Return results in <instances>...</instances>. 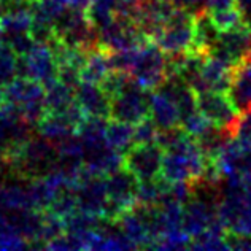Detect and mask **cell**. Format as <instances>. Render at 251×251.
<instances>
[{
	"label": "cell",
	"instance_id": "6da1fadb",
	"mask_svg": "<svg viewBox=\"0 0 251 251\" xmlns=\"http://www.w3.org/2000/svg\"><path fill=\"white\" fill-rule=\"evenodd\" d=\"M5 102L13 105L25 121L37 127L46 115L45 88L30 78H15L3 88Z\"/></svg>",
	"mask_w": 251,
	"mask_h": 251
},
{
	"label": "cell",
	"instance_id": "7a4b0ae2",
	"mask_svg": "<svg viewBox=\"0 0 251 251\" xmlns=\"http://www.w3.org/2000/svg\"><path fill=\"white\" fill-rule=\"evenodd\" d=\"M129 75L142 88L153 91L169 76V57L153 40H147L137 48Z\"/></svg>",
	"mask_w": 251,
	"mask_h": 251
},
{
	"label": "cell",
	"instance_id": "3957f363",
	"mask_svg": "<svg viewBox=\"0 0 251 251\" xmlns=\"http://www.w3.org/2000/svg\"><path fill=\"white\" fill-rule=\"evenodd\" d=\"M137 178L126 170L123 166L105 175V188H107V208L103 220L116 221L124 211H127L137 203Z\"/></svg>",
	"mask_w": 251,
	"mask_h": 251
},
{
	"label": "cell",
	"instance_id": "277c9868",
	"mask_svg": "<svg viewBox=\"0 0 251 251\" xmlns=\"http://www.w3.org/2000/svg\"><path fill=\"white\" fill-rule=\"evenodd\" d=\"M194 11L175 8L174 15L161 29L153 42L166 52V54H178L191 50L194 38Z\"/></svg>",
	"mask_w": 251,
	"mask_h": 251
},
{
	"label": "cell",
	"instance_id": "5b68a950",
	"mask_svg": "<svg viewBox=\"0 0 251 251\" xmlns=\"http://www.w3.org/2000/svg\"><path fill=\"white\" fill-rule=\"evenodd\" d=\"M150 89H145L135 80L116 96L110 97V120L137 124L150 116Z\"/></svg>",
	"mask_w": 251,
	"mask_h": 251
},
{
	"label": "cell",
	"instance_id": "8992f818",
	"mask_svg": "<svg viewBox=\"0 0 251 251\" xmlns=\"http://www.w3.org/2000/svg\"><path fill=\"white\" fill-rule=\"evenodd\" d=\"M16 76L30 78L42 86L57 80V61L46 43H35L27 54L18 56Z\"/></svg>",
	"mask_w": 251,
	"mask_h": 251
},
{
	"label": "cell",
	"instance_id": "52a82bcc",
	"mask_svg": "<svg viewBox=\"0 0 251 251\" xmlns=\"http://www.w3.org/2000/svg\"><path fill=\"white\" fill-rule=\"evenodd\" d=\"M207 56L216 57L230 67H237L251 59V29L245 24L227 32H220Z\"/></svg>",
	"mask_w": 251,
	"mask_h": 251
},
{
	"label": "cell",
	"instance_id": "ba28073f",
	"mask_svg": "<svg viewBox=\"0 0 251 251\" xmlns=\"http://www.w3.org/2000/svg\"><path fill=\"white\" fill-rule=\"evenodd\" d=\"M197 110L218 129L226 130L229 137L234 124L239 118V110L235 108L232 99L227 92L220 91H202L196 92Z\"/></svg>",
	"mask_w": 251,
	"mask_h": 251
},
{
	"label": "cell",
	"instance_id": "9c48e42d",
	"mask_svg": "<svg viewBox=\"0 0 251 251\" xmlns=\"http://www.w3.org/2000/svg\"><path fill=\"white\" fill-rule=\"evenodd\" d=\"M164 151L157 143H134L124 151L123 167L137 178V181L154 180L161 176Z\"/></svg>",
	"mask_w": 251,
	"mask_h": 251
},
{
	"label": "cell",
	"instance_id": "30bf717a",
	"mask_svg": "<svg viewBox=\"0 0 251 251\" xmlns=\"http://www.w3.org/2000/svg\"><path fill=\"white\" fill-rule=\"evenodd\" d=\"M76 210L84 213L103 216L107 208V188H105L103 175H91L81 172V178L75 186Z\"/></svg>",
	"mask_w": 251,
	"mask_h": 251
},
{
	"label": "cell",
	"instance_id": "8fae6325",
	"mask_svg": "<svg viewBox=\"0 0 251 251\" xmlns=\"http://www.w3.org/2000/svg\"><path fill=\"white\" fill-rule=\"evenodd\" d=\"M234 69L235 67H230L226 62L220 61V59L205 56L201 67L199 81H197V86L194 88V92H202V91L227 92L230 81H232Z\"/></svg>",
	"mask_w": 251,
	"mask_h": 251
},
{
	"label": "cell",
	"instance_id": "7c38bea8",
	"mask_svg": "<svg viewBox=\"0 0 251 251\" xmlns=\"http://www.w3.org/2000/svg\"><path fill=\"white\" fill-rule=\"evenodd\" d=\"M75 100L86 118H110V97L100 84L80 81L75 88Z\"/></svg>",
	"mask_w": 251,
	"mask_h": 251
},
{
	"label": "cell",
	"instance_id": "4fadbf2b",
	"mask_svg": "<svg viewBox=\"0 0 251 251\" xmlns=\"http://www.w3.org/2000/svg\"><path fill=\"white\" fill-rule=\"evenodd\" d=\"M150 118L154 121L159 130L176 127L180 123L175 103L170 100L166 92L157 88L150 92Z\"/></svg>",
	"mask_w": 251,
	"mask_h": 251
},
{
	"label": "cell",
	"instance_id": "5bb4252c",
	"mask_svg": "<svg viewBox=\"0 0 251 251\" xmlns=\"http://www.w3.org/2000/svg\"><path fill=\"white\" fill-rule=\"evenodd\" d=\"M227 94L239 111L251 107V59L234 69Z\"/></svg>",
	"mask_w": 251,
	"mask_h": 251
},
{
	"label": "cell",
	"instance_id": "9a60e30c",
	"mask_svg": "<svg viewBox=\"0 0 251 251\" xmlns=\"http://www.w3.org/2000/svg\"><path fill=\"white\" fill-rule=\"evenodd\" d=\"M111 65H110V51L102 48L100 45L97 48L91 50L86 56V61L83 67L80 69V80L100 84L103 78L110 74Z\"/></svg>",
	"mask_w": 251,
	"mask_h": 251
},
{
	"label": "cell",
	"instance_id": "2e32d148",
	"mask_svg": "<svg viewBox=\"0 0 251 251\" xmlns=\"http://www.w3.org/2000/svg\"><path fill=\"white\" fill-rule=\"evenodd\" d=\"M45 88V107L48 113H57L70 105H74L75 100V89L64 84L62 81L54 80L52 83L43 86Z\"/></svg>",
	"mask_w": 251,
	"mask_h": 251
},
{
	"label": "cell",
	"instance_id": "e0dca14e",
	"mask_svg": "<svg viewBox=\"0 0 251 251\" xmlns=\"http://www.w3.org/2000/svg\"><path fill=\"white\" fill-rule=\"evenodd\" d=\"M105 140L111 148L118 150L120 153H124L134 145V126L116 120L107 121Z\"/></svg>",
	"mask_w": 251,
	"mask_h": 251
},
{
	"label": "cell",
	"instance_id": "ac0fdd59",
	"mask_svg": "<svg viewBox=\"0 0 251 251\" xmlns=\"http://www.w3.org/2000/svg\"><path fill=\"white\" fill-rule=\"evenodd\" d=\"M207 15H208V13H207ZM208 18L220 32H227V30L242 27V25L247 24L245 16H243L240 6H237V8H232V10H227V11L213 13V15H208Z\"/></svg>",
	"mask_w": 251,
	"mask_h": 251
},
{
	"label": "cell",
	"instance_id": "d6986e66",
	"mask_svg": "<svg viewBox=\"0 0 251 251\" xmlns=\"http://www.w3.org/2000/svg\"><path fill=\"white\" fill-rule=\"evenodd\" d=\"M189 235L183 230H174V232H167L159 235L157 239L150 245V250H186L189 248Z\"/></svg>",
	"mask_w": 251,
	"mask_h": 251
},
{
	"label": "cell",
	"instance_id": "ffe728a7",
	"mask_svg": "<svg viewBox=\"0 0 251 251\" xmlns=\"http://www.w3.org/2000/svg\"><path fill=\"white\" fill-rule=\"evenodd\" d=\"M16 61L18 56L15 52L0 43V89L16 78Z\"/></svg>",
	"mask_w": 251,
	"mask_h": 251
},
{
	"label": "cell",
	"instance_id": "44dd1931",
	"mask_svg": "<svg viewBox=\"0 0 251 251\" xmlns=\"http://www.w3.org/2000/svg\"><path fill=\"white\" fill-rule=\"evenodd\" d=\"M230 138H234L245 148H251V107L239 111V118L230 132Z\"/></svg>",
	"mask_w": 251,
	"mask_h": 251
},
{
	"label": "cell",
	"instance_id": "7402d4cb",
	"mask_svg": "<svg viewBox=\"0 0 251 251\" xmlns=\"http://www.w3.org/2000/svg\"><path fill=\"white\" fill-rule=\"evenodd\" d=\"M157 132H159V129H157L154 121L150 116L145 118V120L134 124V143H156Z\"/></svg>",
	"mask_w": 251,
	"mask_h": 251
},
{
	"label": "cell",
	"instance_id": "603a6c76",
	"mask_svg": "<svg viewBox=\"0 0 251 251\" xmlns=\"http://www.w3.org/2000/svg\"><path fill=\"white\" fill-rule=\"evenodd\" d=\"M239 6V0H203V10H205L208 15H213V13H221V11H227Z\"/></svg>",
	"mask_w": 251,
	"mask_h": 251
},
{
	"label": "cell",
	"instance_id": "cb8c5ba5",
	"mask_svg": "<svg viewBox=\"0 0 251 251\" xmlns=\"http://www.w3.org/2000/svg\"><path fill=\"white\" fill-rule=\"evenodd\" d=\"M227 245H229V250L251 251V235H229L227 234Z\"/></svg>",
	"mask_w": 251,
	"mask_h": 251
},
{
	"label": "cell",
	"instance_id": "d4e9b609",
	"mask_svg": "<svg viewBox=\"0 0 251 251\" xmlns=\"http://www.w3.org/2000/svg\"><path fill=\"white\" fill-rule=\"evenodd\" d=\"M172 5H175L176 8L189 10V11H197L203 8V0H169Z\"/></svg>",
	"mask_w": 251,
	"mask_h": 251
},
{
	"label": "cell",
	"instance_id": "484cf974",
	"mask_svg": "<svg viewBox=\"0 0 251 251\" xmlns=\"http://www.w3.org/2000/svg\"><path fill=\"white\" fill-rule=\"evenodd\" d=\"M91 2H92V0H69V5H70V6H74V8L86 10Z\"/></svg>",
	"mask_w": 251,
	"mask_h": 251
},
{
	"label": "cell",
	"instance_id": "4316f807",
	"mask_svg": "<svg viewBox=\"0 0 251 251\" xmlns=\"http://www.w3.org/2000/svg\"><path fill=\"white\" fill-rule=\"evenodd\" d=\"M5 103V97H3V89H0V107Z\"/></svg>",
	"mask_w": 251,
	"mask_h": 251
},
{
	"label": "cell",
	"instance_id": "83f0119b",
	"mask_svg": "<svg viewBox=\"0 0 251 251\" xmlns=\"http://www.w3.org/2000/svg\"><path fill=\"white\" fill-rule=\"evenodd\" d=\"M0 43H2V27H0Z\"/></svg>",
	"mask_w": 251,
	"mask_h": 251
},
{
	"label": "cell",
	"instance_id": "f1b7e54d",
	"mask_svg": "<svg viewBox=\"0 0 251 251\" xmlns=\"http://www.w3.org/2000/svg\"><path fill=\"white\" fill-rule=\"evenodd\" d=\"M2 2H5V0H0V3H2Z\"/></svg>",
	"mask_w": 251,
	"mask_h": 251
},
{
	"label": "cell",
	"instance_id": "f546056e",
	"mask_svg": "<svg viewBox=\"0 0 251 251\" xmlns=\"http://www.w3.org/2000/svg\"><path fill=\"white\" fill-rule=\"evenodd\" d=\"M137 2H143V0H137Z\"/></svg>",
	"mask_w": 251,
	"mask_h": 251
}]
</instances>
